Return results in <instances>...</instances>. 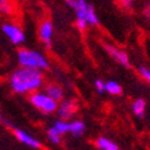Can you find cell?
Wrapping results in <instances>:
<instances>
[{"instance_id": "30bf717a", "label": "cell", "mask_w": 150, "mask_h": 150, "mask_svg": "<svg viewBox=\"0 0 150 150\" xmlns=\"http://www.w3.org/2000/svg\"><path fill=\"white\" fill-rule=\"evenodd\" d=\"M45 94L47 96H49L51 98H53L54 101H57V102L61 101L62 96H64V91H62L61 86L58 85V84H54V83L47 84L45 86Z\"/></svg>"}, {"instance_id": "9c48e42d", "label": "cell", "mask_w": 150, "mask_h": 150, "mask_svg": "<svg viewBox=\"0 0 150 150\" xmlns=\"http://www.w3.org/2000/svg\"><path fill=\"white\" fill-rule=\"evenodd\" d=\"M53 37V24L49 21H45L40 25V39L46 45V47H51Z\"/></svg>"}, {"instance_id": "7a4b0ae2", "label": "cell", "mask_w": 150, "mask_h": 150, "mask_svg": "<svg viewBox=\"0 0 150 150\" xmlns=\"http://www.w3.org/2000/svg\"><path fill=\"white\" fill-rule=\"evenodd\" d=\"M17 59H18L21 67L37 70V71L48 69L47 59L41 53L31 51V49L21 48L17 52Z\"/></svg>"}, {"instance_id": "ac0fdd59", "label": "cell", "mask_w": 150, "mask_h": 150, "mask_svg": "<svg viewBox=\"0 0 150 150\" xmlns=\"http://www.w3.org/2000/svg\"><path fill=\"white\" fill-rule=\"evenodd\" d=\"M95 88H96L97 93L102 94L103 91H106V82H103L102 79H96L95 81Z\"/></svg>"}, {"instance_id": "5bb4252c", "label": "cell", "mask_w": 150, "mask_h": 150, "mask_svg": "<svg viewBox=\"0 0 150 150\" xmlns=\"http://www.w3.org/2000/svg\"><path fill=\"white\" fill-rule=\"evenodd\" d=\"M106 91L110 95H120L121 86L114 81H109V82H106Z\"/></svg>"}, {"instance_id": "d6986e66", "label": "cell", "mask_w": 150, "mask_h": 150, "mask_svg": "<svg viewBox=\"0 0 150 150\" xmlns=\"http://www.w3.org/2000/svg\"><path fill=\"white\" fill-rule=\"evenodd\" d=\"M139 73H141V76H142V77L150 84V71H149L148 69L141 66V67H139Z\"/></svg>"}, {"instance_id": "6da1fadb", "label": "cell", "mask_w": 150, "mask_h": 150, "mask_svg": "<svg viewBox=\"0 0 150 150\" xmlns=\"http://www.w3.org/2000/svg\"><path fill=\"white\" fill-rule=\"evenodd\" d=\"M43 84V74L41 71L19 67L10 76V86L17 94L36 93Z\"/></svg>"}, {"instance_id": "277c9868", "label": "cell", "mask_w": 150, "mask_h": 150, "mask_svg": "<svg viewBox=\"0 0 150 150\" xmlns=\"http://www.w3.org/2000/svg\"><path fill=\"white\" fill-rule=\"evenodd\" d=\"M29 100H30V103L35 108L43 112L45 114L54 113V112L58 109V102L54 101V100L51 98L49 96H47L45 93H40V91L33 93L30 95Z\"/></svg>"}, {"instance_id": "9a60e30c", "label": "cell", "mask_w": 150, "mask_h": 150, "mask_svg": "<svg viewBox=\"0 0 150 150\" xmlns=\"http://www.w3.org/2000/svg\"><path fill=\"white\" fill-rule=\"evenodd\" d=\"M53 127L62 136L67 132H70V122L67 121H62V120H57L53 125Z\"/></svg>"}, {"instance_id": "7402d4cb", "label": "cell", "mask_w": 150, "mask_h": 150, "mask_svg": "<svg viewBox=\"0 0 150 150\" xmlns=\"http://www.w3.org/2000/svg\"><path fill=\"white\" fill-rule=\"evenodd\" d=\"M145 13H146L148 17H150V6H148V8L145 10Z\"/></svg>"}, {"instance_id": "e0dca14e", "label": "cell", "mask_w": 150, "mask_h": 150, "mask_svg": "<svg viewBox=\"0 0 150 150\" xmlns=\"http://www.w3.org/2000/svg\"><path fill=\"white\" fill-rule=\"evenodd\" d=\"M12 10H13L12 3L7 1V0H0V13L10 15L12 13Z\"/></svg>"}, {"instance_id": "7c38bea8", "label": "cell", "mask_w": 150, "mask_h": 150, "mask_svg": "<svg viewBox=\"0 0 150 150\" xmlns=\"http://www.w3.org/2000/svg\"><path fill=\"white\" fill-rule=\"evenodd\" d=\"M96 145L100 150H119L118 145L106 137H100L96 139Z\"/></svg>"}, {"instance_id": "52a82bcc", "label": "cell", "mask_w": 150, "mask_h": 150, "mask_svg": "<svg viewBox=\"0 0 150 150\" xmlns=\"http://www.w3.org/2000/svg\"><path fill=\"white\" fill-rule=\"evenodd\" d=\"M103 47H105L106 51L108 52V54H109L112 58H113L114 60H117L119 64H121V65L125 66V67H129V66H130L129 55L125 53V52L120 51V49L115 48L114 46H110V45H105Z\"/></svg>"}, {"instance_id": "2e32d148", "label": "cell", "mask_w": 150, "mask_h": 150, "mask_svg": "<svg viewBox=\"0 0 150 150\" xmlns=\"http://www.w3.org/2000/svg\"><path fill=\"white\" fill-rule=\"evenodd\" d=\"M47 137H48V139L51 141V143H53V144H59L61 142V134L53 126L47 130Z\"/></svg>"}, {"instance_id": "8992f818", "label": "cell", "mask_w": 150, "mask_h": 150, "mask_svg": "<svg viewBox=\"0 0 150 150\" xmlns=\"http://www.w3.org/2000/svg\"><path fill=\"white\" fill-rule=\"evenodd\" d=\"M76 110H77L76 101H73V100H65L64 102H61L58 106V109H57L59 120L67 121L69 119H71L74 115Z\"/></svg>"}, {"instance_id": "ffe728a7", "label": "cell", "mask_w": 150, "mask_h": 150, "mask_svg": "<svg viewBox=\"0 0 150 150\" xmlns=\"http://www.w3.org/2000/svg\"><path fill=\"white\" fill-rule=\"evenodd\" d=\"M76 25H77V28H78L79 30H85L88 24H86L84 21H76Z\"/></svg>"}, {"instance_id": "3957f363", "label": "cell", "mask_w": 150, "mask_h": 150, "mask_svg": "<svg viewBox=\"0 0 150 150\" xmlns=\"http://www.w3.org/2000/svg\"><path fill=\"white\" fill-rule=\"evenodd\" d=\"M65 4L74 11L77 21H84L88 25H97L98 24L97 15L91 4L84 1V0H66Z\"/></svg>"}, {"instance_id": "5b68a950", "label": "cell", "mask_w": 150, "mask_h": 150, "mask_svg": "<svg viewBox=\"0 0 150 150\" xmlns=\"http://www.w3.org/2000/svg\"><path fill=\"white\" fill-rule=\"evenodd\" d=\"M3 33L7 36V39L13 43V45H21L25 41V35H24L23 30L17 27L16 24L12 23H5L3 24Z\"/></svg>"}, {"instance_id": "44dd1931", "label": "cell", "mask_w": 150, "mask_h": 150, "mask_svg": "<svg viewBox=\"0 0 150 150\" xmlns=\"http://www.w3.org/2000/svg\"><path fill=\"white\" fill-rule=\"evenodd\" d=\"M121 4L124 6H130V5H132V1H130V0H126V1H121Z\"/></svg>"}, {"instance_id": "8fae6325", "label": "cell", "mask_w": 150, "mask_h": 150, "mask_svg": "<svg viewBox=\"0 0 150 150\" xmlns=\"http://www.w3.org/2000/svg\"><path fill=\"white\" fill-rule=\"evenodd\" d=\"M85 131V124L82 120H73L70 122V133L73 137H79Z\"/></svg>"}, {"instance_id": "4fadbf2b", "label": "cell", "mask_w": 150, "mask_h": 150, "mask_svg": "<svg viewBox=\"0 0 150 150\" xmlns=\"http://www.w3.org/2000/svg\"><path fill=\"white\" fill-rule=\"evenodd\" d=\"M145 101L143 98H138L132 103V110L137 117H143L145 112Z\"/></svg>"}, {"instance_id": "ba28073f", "label": "cell", "mask_w": 150, "mask_h": 150, "mask_svg": "<svg viewBox=\"0 0 150 150\" xmlns=\"http://www.w3.org/2000/svg\"><path fill=\"white\" fill-rule=\"evenodd\" d=\"M13 133H15V136L17 137V139L19 142H22L23 144H25L30 148H40L41 146V143L36 138H34L33 136L27 133L25 131H23L21 129H13Z\"/></svg>"}]
</instances>
